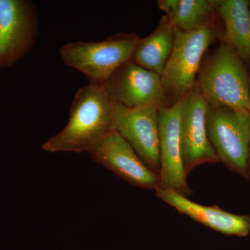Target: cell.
<instances>
[{"instance_id":"cell-1","label":"cell","mask_w":250,"mask_h":250,"mask_svg":"<svg viewBox=\"0 0 250 250\" xmlns=\"http://www.w3.org/2000/svg\"><path fill=\"white\" fill-rule=\"evenodd\" d=\"M116 107L104 85L82 87L74 96L67 124L42 144V150L89 153L114 130Z\"/></svg>"},{"instance_id":"cell-2","label":"cell","mask_w":250,"mask_h":250,"mask_svg":"<svg viewBox=\"0 0 250 250\" xmlns=\"http://www.w3.org/2000/svg\"><path fill=\"white\" fill-rule=\"evenodd\" d=\"M195 86L212 107L250 112V72L225 42L204 58Z\"/></svg>"},{"instance_id":"cell-3","label":"cell","mask_w":250,"mask_h":250,"mask_svg":"<svg viewBox=\"0 0 250 250\" xmlns=\"http://www.w3.org/2000/svg\"><path fill=\"white\" fill-rule=\"evenodd\" d=\"M220 36L216 19L195 30L174 28L173 49L161 76L166 107L179 103L193 89L206 52Z\"/></svg>"},{"instance_id":"cell-4","label":"cell","mask_w":250,"mask_h":250,"mask_svg":"<svg viewBox=\"0 0 250 250\" xmlns=\"http://www.w3.org/2000/svg\"><path fill=\"white\" fill-rule=\"evenodd\" d=\"M139 39L135 33H118L98 42H69L59 53L62 62L83 73L89 83L105 85L118 68L132 59Z\"/></svg>"},{"instance_id":"cell-5","label":"cell","mask_w":250,"mask_h":250,"mask_svg":"<svg viewBox=\"0 0 250 250\" xmlns=\"http://www.w3.org/2000/svg\"><path fill=\"white\" fill-rule=\"evenodd\" d=\"M207 126L219 162L246 179L250 154V112L209 106Z\"/></svg>"},{"instance_id":"cell-6","label":"cell","mask_w":250,"mask_h":250,"mask_svg":"<svg viewBox=\"0 0 250 250\" xmlns=\"http://www.w3.org/2000/svg\"><path fill=\"white\" fill-rule=\"evenodd\" d=\"M39 34L37 9L28 0H0V69L22 60Z\"/></svg>"},{"instance_id":"cell-7","label":"cell","mask_w":250,"mask_h":250,"mask_svg":"<svg viewBox=\"0 0 250 250\" xmlns=\"http://www.w3.org/2000/svg\"><path fill=\"white\" fill-rule=\"evenodd\" d=\"M208 107L195 86L181 100V149L187 176L198 166L219 162L207 133Z\"/></svg>"},{"instance_id":"cell-8","label":"cell","mask_w":250,"mask_h":250,"mask_svg":"<svg viewBox=\"0 0 250 250\" xmlns=\"http://www.w3.org/2000/svg\"><path fill=\"white\" fill-rule=\"evenodd\" d=\"M112 100L124 107H166L161 75L133 61L118 68L105 84Z\"/></svg>"},{"instance_id":"cell-9","label":"cell","mask_w":250,"mask_h":250,"mask_svg":"<svg viewBox=\"0 0 250 250\" xmlns=\"http://www.w3.org/2000/svg\"><path fill=\"white\" fill-rule=\"evenodd\" d=\"M159 109L129 108L116 104L114 130L133 148L144 164L159 177Z\"/></svg>"},{"instance_id":"cell-10","label":"cell","mask_w":250,"mask_h":250,"mask_svg":"<svg viewBox=\"0 0 250 250\" xmlns=\"http://www.w3.org/2000/svg\"><path fill=\"white\" fill-rule=\"evenodd\" d=\"M181 100L159 110V187L188 197L193 191L188 184L180 142Z\"/></svg>"},{"instance_id":"cell-11","label":"cell","mask_w":250,"mask_h":250,"mask_svg":"<svg viewBox=\"0 0 250 250\" xmlns=\"http://www.w3.org/2000/svg\"><path fill=\"white\" fill-rule=\"evenodd\" d=\"M88 154L97 164L131 185L153 190L159 187V177L115 130L104 136Z\"/></svg>"},{"instance_id":"cell-12","label":"cell","mask_w":250,"mask_h":250,"mask_svg":"<svg viewBox=\"0 0 250 250\" xmlns=\"http://www.w3.org/2000/svg\"><path fill=\"white\" fill-rule=\"evenodd\" d=\"M155 195L179 214L225 235L246 237L250 233V215H238L222 209L218 206H205L171 190L157 188Z\"/></svg>"},{"instance_id":"cell-13","label":"cell","mask_w":250,"mask_h":250,"mask_svg":"<svg viewBox=\"0 0 250 250\" xmlns=\"http://www.w3.org/2000/svg\"><path fill=\"white\" fill-rule=\"evenodd\" d=\"M225 26L223 42L250 67V9L246 0H213Z\"/></svg>"},{"instance_id":"cell-14","label":"cell","mask_w":250,"mask_h":250,"mask_svg":"<svg viewBox=\"0 0 250 250\" xmlns=\"http://www.w3.org/2000/svg\"><path fill=\"white\" fill-rule=\"evenodd\" d=\"M174 42V28L165 15L152 34L139 39L131 61L161 76Z\"/></svg>"},{"instance_id":"cell-15","label":"cell","mask_w":250,"mask_h":250,"mask_svg":"<svg viewBox=\"0 0 250 250\" xmlns=\"http://www.w3.org/2000/svg\"><path fill=\"white\" fill-rule=\"evenodd\" d=\"M213 0H178L176 9L167 16L176 29L195 30L216 19Z\"/></svg>"},{"instance_id":"cell-16","label":"cell","mask_w":250,"mask_h":250,"mask_svg":"<svg viewBox=\"0 0 250 250\" xmlns=\"http://www.w3.org/2000/svg\"><path fill=\"white\" fill-rule=\"evenodd\" d=\"M246 181L250 182V154L249 158V162H248V174H247L246 177Z\"/></svg>"}]
</instances>
